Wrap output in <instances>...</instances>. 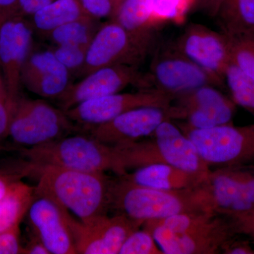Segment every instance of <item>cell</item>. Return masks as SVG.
I'll return each instance as SVG.
<instances>
[{
    "instance_id": "obj_24",
    "label": "cell",
    "mask_w": 254,
    "mask_h": 254,
    "mask_svg": "<svg viewBox=\"0 0 254 254\" xmlns=\"http://www.w3.org/2000/svg\"><path fill=\"white\" fill-rule=\"evenodd\" d=\"M35 198V188L23 182L11 184L0 199V233L19 225Z\"/></svg>"
},
{
    "instance_id": "obj_39",
    "label": "cell",
    "mask_w": 254,
    "mask_h": 254,
    "mask_svg": "<svg viewBox=\"0 0 254 254\" xmlns=\"http://www.w3.org/2000/svg\"><path fill=\"white\" fill-rule=\"evenodd\" d=\"M24 254H50L41 240L37 237L36 240L31 241L27 248L24 249Z\"/></svg>"
},
{
    "instance_id": "obj_31",
    "label": "cell",
    "mask_w": 254,
    "mask_h": 254,
    "mask_svg": "<svg viewBox=\"0 0 254 254\" xmlns=\"http://www.w3.org/2000/svg\"><path fill=\"white\" fill-rule=\"evenodd\" d=\"M16 102L13 101L8 94L0 76V141L9 135L10 124Z\"/></svg>"
},
{
    "instance_id": "obj_14",
    "label": "cell",
    "mask_w": 254,
    "mask_h": 254,
    "mask_svg": "<svg viewBox=\"0 0 254 254\" xmlns=\"http://www.w3.org/2000/svg\"><path fill=\"white\" fill-rule=\"evenodd\" d=\"M206 85L195 88L175 98L180 120H185V126L205 129L232 123L236 104L221 92Z\"/></svg>"
},
{
    "instance_id": "obj_22",
    "label": "cell",
    "mask_w": 254,
    "mask_h": 254,
    "mask_svg": "<svg viewBox=\"0 0 254 254\" xmlns=\"http://www.w3.org/2000/svg\"><path fill=\"white\" fill-rule=\"evenodd\" d=\"M213 16L229 38L254 37V0H222Z\"/></svg>"
},
{
    "instance_id": "obj_26",
    "label": "cell",
    "mask_w": 254,
    "mask_h": 254,
    "mask_svg": "<svg viewBox=\"0 0 254 254\" xmlns=\"http://www.w3.org/2000/svg\"><path fill=\"white\" fill-rule=\"evenodd\" d=\"M224 81H226L234 103L254 116V79L231 62L224 73Z\"/></svg>"
},
{
    "instance_id": "obj_11",
    "label": "cell",
    "mask_w": 254,
    "mask_h": 254,
    "mask_svg": "<svg viewBox=\"0 0 254 254\" xmlns=\"http://www.w3.org/2000/svg\"><path fill=\"white\" fill-rule=\"evenodd\" d=\"M175 98V95L157 90H141L136 93H120V92L87 100L65 113L73 123L91 128L136 108H167L173 104Z\"/></svg>"
},
{
    "instance_id": "obj_35",
    "label": "cell",
    "mask_w": 254,
    "mask_h": 254,
    "mask_svg": "<svg viewBox=\"0 0 254 254\" xmlns=\"http://www.w3.org/2000/svg\"><path fill=\"white\" fill-rule=\"evenodd\" d=\"M221 254H254V249L249 241L235 240L233 237L223 245Z\"/></svg>"
},
{
    "instance_id": "obj_3",
    "label": "cell",
    "mask_w": 254,
    "mask_h": 254,
    "mask_svg": "<svg viewBox=\"0 0 254 254\" xmlns=\"http://www.w3.org/2000/svg\"><path fill=\"white\" fill-rule=\"evenodd\" d=\"M110 209L143 222L181 213L214 212L200 186L182 190H155L122 177L112 182Z\"/></svg>"
},
{
    "instance_id": "obj_10",
    "label": "cell",
    "mask_w": 254,
    "mask_h": 254,
    "mask_svg": "<svg viewBox=\"0 0 254 254\" xmlns=\"http://www.w3.org/2000/svg\"><path fill=\"white\" fill-rule=\"evenodd\" d=\"M64 215L77 253L82 254H119L125 240L144 224L119 213L87 222L73 218L65 209Z\"/></svg>"
},
{
    "instance_id": "obj_6",
    "label": "cell",
    "mask_w": 254,
    "mask_h": 254,
    "mask_svg": "<svg viewBox=\"0 0 254 254\" xmlns=\"http://www.w3.org/2000/svg\"><path fill=\"white\" fill-rule=\"evenodd\" d=\"M180 128L210 168L243 166L254 161V124L237 127L231 123L205 129L185 125Z\"/></svg>"
},
{
    "instance_id": "obj_34",
    "label": "cell",
    "mask_w": 254,
    "mask_h": 254,
    "mask_svg": "<svg viewBox=\"0 0 254 254\" xmlns=\"http://www.w3.org/2000/svg\"><path fill=\"white\" fill-rule=\"evenodd\" d=\"M19 225L0 233V254H24L19 242Z\"/></svg>"
},
{
    "instance_id": "obj_19",
    "label": "cell",
    "mask_w": 254,
    "mask_h": 254,
    "mask_svg": "<svg viewBox=\"0 0 254 254\" xmlns=\"http://www.w3.org/2000/svg\"><path fill=\"white\" fill-rule=\"evenodd\" d=\"M200 187L215 213L227 216L254 208L246 198L230 168L210 170Z\"/></svg>"
},
{
    "instance_id": "obj_32",
    "label": "cell",
    "mask_w": 254,
    "mask_h": 254,
    "mask_svg": "<svg viewBox=\"0 0 254 254\" xmlns=\"http://www.w3.org/2000/svg\"><path fill=\"white\" fill-rule=\"evenodd\" d=\"M235 235H244L254 242V208L242 213L226 216Z\"/></svg>"
},
{
    "instance_id": "obj_4",
    "label": "cell",
    "mask_w": 254,
    "mask_h": 254,
    "mask_svg": "<svg viewBox=\"0 0 254 254\" xmlns=\"http://www.w3.org/2000/svg\"><path fill=\"white\" fill-rule=\"evenodd\" d=\"M150 137L114 146L127 172L155 164L173 165L194 173H208L211 170L193 142L171 120L160 124Z\"/></svg>"
},
{
    "instance_id": "obj_20",
    "label": "cell",
    "mask_w": 254,
    "mask_h": 254,
    "mask_svg": "<svg viewBox=\"0 0 254 254\" xmlns=\"http://www.w3.org/2000/svg\"><path fill=\"white\" fill-rule=\"evenodd\" d=\"M208 173H194L173 165L155 164L137 168L133 173L120 177L131 183L155 190H182L199 187Z\"/></svg>"
},
{
    "instance_id": "obj_28",
    "label": "cell",
    "mask_w": 254,
    "mask_h": 254,
    "mask_svg": "<svg viewBox=\"0 0 254 254\" xmlns=\"http://www.w3.org/2000/svg\"><path fill=\"white\" fill-rule=\"evenodd\" d=\"M140 229L125 240L119 254H165L152 234L143 227Z\"/></svg>"
},
{
    "instance_id": "obj_18",
    "label": "cell",
    "mask_w": 254,
    "mask_h": 254,
    "mask_svg": "<svg viewBox=\"0 0 254 254\" xmlns=\"http://www.w3.org/2000/svg\"><path fill=\"white\" fill-rule=\"evenodd\" d=\"M70 74L53 51L38 52L28 55L23 66L21 82L35 94L58 99L71 84Z\"/></svg>"
},
{
    "instance_id": "obj_13",
    "label": "cell",
    "mask_w": 254,
    "mask_h": 254,
    "mask_svg": "<svg viewBox=\"0 0 254 254\" xmlns=\"http://www.w3.org/2000/svg\"><path fill=\"white\" fill-rule=\"evenodd\" d=\"M130 85L143 90L145 73L137 66L112 65L98 68L85 76L81 81L70 85L57 100L60 109L66 112L87 100L120 93Z\"/></svg>"
},
{
    "instance_id": "obj_38",
    "label": "cell",
    "mask_w": 254,
    "mask_h": 254,
    "mask_svg": "<svg viewBox=\"0 0 254 254\" xmlns=\"http://www.w3.org/2000/svg\"><path fill=\"white\" fill-rule=\"evenodd\" d=\"M190 3L197 8L205 10L213 16L222 0H190Z\"/></svg>"
},
{
    "instance_id": "obj_15",
    "label": "cell",
    "mask_w": 254,
    "mask_h": 254,
    "mask_svg": "<svg viewBox=\"0 0 254 254\" xmlns=\"http://www.w3.org/2000/svg\"><path fill=\"white\" fill-rule=\"evenodd\" d=\"M173 46L180 53L220 81L231 63L228 38L200 24H190Z\"/></svg>"
},
{
    "instance_id": "obj_41",
    "label": "cell",
    "mask_w": 254,
    "mask_h": 254,
    "mask_svg": "<svg viewBox=\"0 0 254 254\" xmlns=\"http://www.w3.org/2000/svg\"><path fill=\"white\" fill-rule=\"evenodd\" d=\"M112 3L113 4L114 7V13L113 14H115V11H117V9H118L119 6L122 4V3L125 0H111Z\"/></svg>"
},
{
    "instance_id": "obj_40",
    "label": "cell",
    "mask_w": 254,
    "mask_h": 254,
    "mask_svg": "<svg viewBox=\"0 0 254 254\" xmlns=\"http://www.w3.org/2000/svg\"><path fill=\"white\" fill-rule=\"evenodd\" d=\"M11 183L12 182H9L7 178L0 175V199L6 194Z\"/></svg>"
},
{
    "instance_id": "obj_12",
    "label": "cell",
    "mask_w": 254,
    "mask_h": 254,
    "mask_svg": "<svg viewBox=\"0 0 254 254\" xmlns=\"http://www.w3.org/2000/svg\"><path fill=\"white\" fill-rule=\"evenodd\" d=\"M177 120L178 111L173 103L167 108L143 107L91 127L89 136L105 144L115 146L150 136L163 122Z\"/></svg>"
},
{
    "instance_id": "obj_8",
    "label": "cell",
    "mask_w": 254,
    "mask_h": 254,
    "mask_svg": "<svg viewBox=\"0 0 254 254\" xmlns=\"http://www.w3.org/2000/svg\"><path fill=\"white\" fill-rule=\"evenodd\" d=\"M158 44L141 39L112 21L98 28L87 49L80 74L86 76L98 68L125 64L138 66Z\"/></svg>"
},
{
    "instance_id": "obj_37",
    "label": "cell",
    "mask_w": 254,
    "mask_h": 254,
    "mask_svg": "<svg viewBox=\"0 0 254 254\" xmlns=\"http://www.w3.org/2000/svg\"><path fill=\"white\" fill-rule=\"evenodd\" d=\"M18 0H0V23L16 15Z\"/></svg>"
},
{
    "instance_id": "obj_2",
    "label": "cell",
    "mask_w": 254,
    "mask_h": 254,
    "mask_svg": "<svg viewBox=\"0 0 254 254\" xmlns=\"http://www.w3.org/2000/svg\"><path fill=\"white\" fill-rule=\"evenodd\" d=\"M165 254H221L222 247L235 237L230 220L215 212L178 214L145 221Z\"/></svg>"
},
{
    "instance_id": "obj_9",
    "label": "cell",
    "mask_w": 254,
    "mask_h": 254,
    "mask_svg": "<svg viewBox=\"0 0 254 254\" xmlns=\"http://www.w3.org/2000/svg\"><path fill=\"white\" fill-rule=\"evenodd\" d=\"M153 53L149 71L145 73V90H157L177 98L199 87L221 82L180 53L173 44L158 45Z\"/></svg>"
},
{
    "instance_id": "obj_36",
    "label": "cell",
    "mask_w": 254,
    "mask_h": 254,
    "mask_svg": "<svg viewBox=\"0 0 254 254\" xmlns=\"http://www.w3.org/2000/svg\"><path fill=\"white\" fill-rule=\"evenodd\" d=\"M55 0H18L16 15H33Z\"/></svg>"
},
{
    "instance_id": "obj_21",
    "label": "cell",
    "mask_w": 254,
    "mask_h": 254,
    "mask_svg": "<svg viewBox=\"0 0 254 254\" xmlns=\"http://www.w3.org/2000/svg\"><path fill=\"white\" fill-rule=\"evenodd\" d=\"M153 0H125L112 21L141 39L157 43L158 25L153 20Z\"/></svg>"
},
{
    "instance_id": "obj_5",
    "label": "cell",
    "mask_w": 254,
    "mask_h": 254,
    "mask_svg": "<svg viewBox=\"0 0 254 254\" xmlns=\"http://www.w3.org/2000/svg\"><path fill=\"white\" fill-rule=\"evenodd\" d=\"M31 165L105 173L112 171L119 177L128 173L124 169L114 146L86 135L66 136L23 150Z\"/></svg>"
},
{
    "instance_id": "obj_7",
    "label": "cell",
    "mask_w": 254,
    "mask_h": 254,
    "mask_svg": "<svg viewBox=\"0 0 254 254\" xmlns=\"http://www.w3.org/2000/svg\"><path fill=\"white\" fill-rule=\"evenodd\" d=\"M76 126L63 110L43 100H18L10 124L13 141L26 148L68 136Z\"/></svg>"
},
{
    "instance_id": "obj_17",
    "label": "cell",
    "mask_w": 254,
    "mask_h": 254,
    "mask_svg": "<svg viewBox=\"0 0 254 254\" xmlns=\"http://www.w3.org/2000/svg\"><path fill=\"white\" fill-rule=\"evenodd\" d=\"M28 213L36 237L50 254H78L65 218L64 209L50 198L36 196Z\"/></svg>"
},
{
    "instance_id": "obj_27",
    "label": "cell",
    "mask_w": 254,
    "mask_h": 254,
    "mask_svg": "<svg viewBox=\"0 0 254 254\" xmlns=\"http://www.w3.org/2000/svg\"><path fill=\"white\" fill-rule=\"evenodd\" d=\"M227 38L232 63L254 79V37Z\"/></svg>"
},
{
    "instance_id": "obj_33",
    "label": "cell",
    "mask_w": 254,
    "mask_h": 254,
    "mask_svg": "<svg viewBox=\"0 0 254 254\" xmlns=\"http://www.w3.org/2000/svg\"><path fill=\"white\" fill-rule=\"evenodd\" d=\"M86 14L95 19L113 16L114 7L111 0H78Z\"/></svg>"
},
{
    "instance_id": "obj_25",
    "label": "cell",
    "mask_w": 254,
    "mask_h": 254,
    "mask_svg": "<svg viewBox=\"0 0 254 254\" xmlns=\"http://www.w3.org/2000/svg\"><path fill=\"white\" fill-rule=\"evenodd\" d=\"M98 20L86 16L60 26L50 33L58 46H72L88 48L98 30Z\"/></svg>"
},
{
    "instance_id": "obj_1",
    "label": "cell",
    "mask_w": 254,
    "mask_h": 254,
    "mask_svg": "<svg viewBox=\"0 0 254 254\" xmlns=\"http://www.w3.org/2000/svg\"><path fill=\"white\" fill-rule=\"evenodd\" d=\"M38 176L36 196L50 198L74 214L81 222L91 221L110 210L113 180L105 173L52 166L31 165Z\"/></svg>"
},
{
    "instance_id": "obj_16",
    "label": "cell",
    "mask_w": 254,
    "mask_h": 254,
    "mask_svg": "<svg viewBox=\"0 0 254 254\" xmlns=\"http://www.w3.org/2000/svg\"><path fill=\"white\" fill-rule=\"evenodd\" d=\"M32 28L21 16L14 15L0 23V64L3 81L11 99L18 101L21 72L29 54Z\"/></svg>"
},
{
    "instance_id": "obj_29",
    "label": "cell",
    "mask_w": 254,
    "mask_h": 254,
    "mask_svg": "<svg viewBox=\"0 0 254 254\" xmlns=\"http://www.w3.org/2000/svg\"><path fill=\"white\" fill-rule=\"evenodd\" d=\"M190 4V0H153V20L158 26L168 20L180 19Z\"/></svg>"
},
{
    "instance_id": "obj_23",
    "label": "cell",
    "mask_w": 254,
    "mask_h": 254,
    "mask_svg": "<svg viewBox=\"0 0 254 254\" xmlns=\"http://www.w3.org/2000/svg\"><path fill=\"white\" fill-rule=\"evenodd\" d=\"M32 16L33 27L44 35H49L64 24L89 16L78 0H55Z\"/></svg>"
},
{
    "instance_id": "obj_30",
    "label": "cell",
    "mask_w": 254,
    "mask_h": 254,
    "mask_svg": "<svg viewBox=\"0 0 254 254\" xmlns=\"http://www.w3.org/2000/svg\"><path fill=\"white\" fill-rule=\"evenodd\" d=\"M88 48L79 46H60L53 51L57 59L70 73H81Z\"/></svg>"
}]
</instances>
